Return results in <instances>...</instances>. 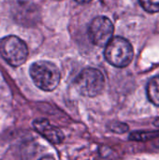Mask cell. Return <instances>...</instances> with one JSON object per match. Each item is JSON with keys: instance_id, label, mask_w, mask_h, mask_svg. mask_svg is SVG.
Masks as SVG:
<instances>
[{"instance_id": "6da1fadb", "label": "cell", "mask_w": 159, "mask_h": 160, "mask_svg": "<svg viewBox=\"0 0 159 160\" xmlns=\"http://www.w3.org/2000/svg\"><path fill=\"white\" fill-rule=\"evenodd\" d=\"M30 76L37 87L43 91H53L59 84L61 75L55 64L37 61L30 67Z\"/></svg>"}, {"instance_id": "7a4b0ae2", "label": "cell", "mask_w": 159, "mask_h": 160, "mask_svg": "<svg viewBox=\"0 0 159 160\" xmlns=\"http://www.w3.org/2000/svg\"><path fill=\"white\" fill-rule=\"evenodd\" d=\"M105 47L106 60L116 68H125L133 59V48L130 42L122 37L112 38Z\"/></svg>"}, {"instance_id": "3957f363", "label": "cell", "mask_w": 159, "mask_h": 160, "mask_svg": "<svg viewBox=\"0 0 159 160\" xmlns=\"http://www.w3.org/2000/svg\"><path fill=\"white\" fill-rule=\"evenodd\" d=\"M77 91L84 96L93 98L101 93L105 85L102 72L97 68H87L82 69L74 81Z\"/></svg>"}, {"instance_id": "277c9868", "label": "cell", "mask_w": 159, "mask_h": 160, "mask_svg": "<svg viewBox=\"0 0 159 160\" xmlns=\"http://www.w3.org/2000/svg\"><path fill=\"white\" fill-rule=\"evenodd\" d=\"M0 55L12 67L22 65L28 56V48L20 38L7 36L0 39Z\"/></svg>"}, {"instance_id": "5b68a950", "label": "cell", "mask_w": 159, "mask_h": 160, "mask_svg": "<svg viewBox=\"0 0 159 160\" xmlns=\"http://www.w3.org/2000/svg\"><path fill=\"white\" fill-rule=\"evenodd\" d=\"M114 27L112 21L105 16L96 17L89 25V38L93 44L98 47H105L112 39Z\"/></svg>"}, {"instance_id": "8992f818", "label": "cell", "mask_w": 159, "mask_h": 160, "mask_svg": "<svg viewBox=\"0 0 159 160\" xmlns=\"http://www.w3.org/2000/svg\"><path fill=\"white\" fill-rule=\"evenodd\" d=\"M34 128L52 144H59L64 141V134L60 128L52 126L47 119L38 118L33 122Z\"/></svg>"}, {"instance_id": "52a82bcc", "label": "cell", "mask_w": 159, "mask_h": 160, "mask_svg": "<svg viewBox=\"0 0 159 160\" xmlns=\"http://www.w3.org/2000/svg\"><path fill=\"white\" fill-rule=\"evenodd\" d=\"M147 97L154 105L159 107V76L149 81L147 84Z\"/></svg>"}, {"instance_id": "ba28073f", "label": "cell", "mask_w": 159, "mask_h": 160, "mask_svg": "<svg viewBox=\"0 0 159 160\" xmlns=\"http://www.w3.org/2000/svg\"><path fill=\"white\" fill-rule=\"evenodd\" d=\"M144 10L150 13L159 12V0H139Z\"/></svg>"}, {"instance_id": "9c48e42d", "label": "cell", "mask_w": 159, "mask_h": 160, "mask_svg": "<svg viewBox=\"0 0 159 160\" xmlns=\"http://www.w3.org/2000/svg\"><path fill=\"white\" fill-rule=\"evenodd\" d=\"M157 133H154V132H149V133H146V132H135V133H132L130 135V140H133V141H146V140H150V139H153L154 137H156Z\"/></svg>"}, {"instance_id": "30bf717a", "label": "cell", "mask_w": 159, "mask_h": 160, "mask_svg": "<svg viewBox=\"0 0 159 160\" xmlns=\"http://www.w3.org/2000/svg\"><path fill=\"white\" fill-rule=\"evenodd\" d=\"M110 129L114 133L121 134V133L127 132L128 129V127H127V125H126L124 123H113L110 126Z\"/></svg>"}, {"instance_id": "8fae6325", "label": "cell", "mask_w": 159, "mask_h": 160, "mask_svg": "<svg viewBox=\"0 0 159 160\" xmlns=\"http://www.w3.org/2000/svg\"><path fill=\"white\" fill-rule=\"evenodd\" d=\"M75 1L79 4H87V3L91 2L92 0H75Z\"/></svg>"}, {"instance_id": "7c38bea8", "label": "cell", "mask_w": 159, "mask_h": 160, "mask_svg": "<svg viewBox=\"0 0 159 160\" xmlns=\"http://www.w3.org/2000/svg\"><path fill=\"white\" fill-rule=\"evenodd\" d=\"M154 124H155V126H157V128H159V118H157V119L155 121V123H154Z\"/></svg>"}]
</instances>
